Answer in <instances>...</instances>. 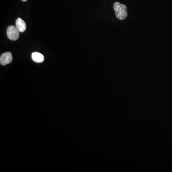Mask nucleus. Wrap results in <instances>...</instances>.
I'll return each mask as SVG.
<instances>
[{"mask_svg": "<svg viewBox=\"0 0 172 172\" xmlns=\"http://www.w3.org/2000/svg\"><path fill=\"white\" fill-rule=\"evenodd\" d=\"M22 1H26L27 0H22Z\"/></svg>", "mask_w": 172, "mask_h": 172, "instance_id": "6", "label": "nucleus"}, {"mask_svg": "<svg viewBox=\"0 0 172 172\" xmlns=\"http://www.w3.org/2000/svg\"><path fill=\"white\" fill-rule=\"evenodd\" d=\"M32 58L34 61L37 63H42L45 60L44 56L40 53L34 52L32 54Z\"/></svg>", "mask_w": 172, "mask_h": 172, "instance_id": "5", "label": "nucleus"}, {"mask_svg": "<svg viewBox=\"0 0 172 172\" xmlns=\"http://www.w3.org/2000/svg\"><path fill=\"white\" fill-rule=\"evenodd\" d=\"M113 7L118 19L123 20L127 17V8L126 5L119 2H116L114 3Z\"/></svg>", "mask_w": 172, "mask_h": 172, "instance_id": "1", "label": "nucleus"}, {"mask_svg": "<svg viewBox=\"0 0 172 172\" xmlns=\"http://www.w3.org/2000/svg\"><path fill=\"white\" fill-rule=\"evenodd\" d=\"M19 32L16 27L10 26L7 29V35L10 40L16 41L19 37Z\"/></svg>", "mask_w": 172, "mask_h": 172, "instance_id": "2", "label": "nucleus"}, {"mask_svg": "<svg viewBox=\"0 0 172 172\" xmlns=\"http://www.w3.org/2000/svg\"><path fill=\"white\" fill-rule=\"evenodd\" d=\"M12 60V54L10 52L4 53L1 56L0 63L1 65H5L10 64Z\"/></svg>", "mask_w": 172, "mask_h": 172, "instance_id": "3", "label": "nucleus"}, {"mask_svg": "<svg viewBox=\"0 0 172 172\" xmlns=\"http://www.w3.org/2000/svg\"><path fill=\"white\" fill-rule=\"evenodd\" d=\"M16 27L19 31L21 33H23L26 29V24L23 20L20 18H17L16 21Z\"/></svg>", "mask_w": 172, "mask_h": 172, "instance_id": "4", "label": "nucleus"}]
</instances>
